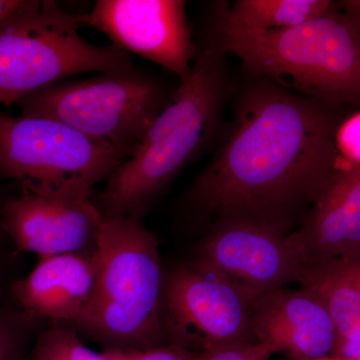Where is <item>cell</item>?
Returning a JSON list of instances; mask_svg holds the SVG:
<instances>
[{"label": "cell", "instance_id": "cell-9", "mask_svg": "<svg viewBox=\"0 0 360 360\" xmlns=\"http://www.w3.org/2000/svg\"><path fill=\"white\" fill-rule=\"evenodd\" d=\"M80 22L108 35L113 45L162 66L184 79L195 47L180 0H98Z\"/></svg>", "mask_w": 360, "mask_h": 360}, {"label": "cell", "instance_id": "cell-24", "mask_svg": "<svg viewBox=\"0 0 360 360\" xmlns=\"http://www.w3.org/2000/svg\"><path fill=\"white\" fill-rule=\"evenodd\" d=\"M23 0H0V25L23 4Z\"/></svg>", "mask_w": 360, "mask_h": 360}, {"label": "cell", "instance_id": "cell-25", "mask_svg": "<svg viewBox=\"0 0 360 360\" xmlns=\"http://www.w3.org/2000/svg\"><path fill=\"white\" fill-rule=\"evenodd\" d=\"M314 360H340L338 359H336L335 356H328V357H323V359H314Z\"/></svg>", "mask_w": 360, "mask_h": 360}, {"label": "cell", "instance_id": "cell-10", "mask_svg": "<svg viewBox=\"0 0 360 360\" xmlns=\"http://www.w3.org/2000/svg\"><path fill=\"white\" fill-rule=\"evenodd\" d=\"M194 264L264 295L297 283L303 265L290 238L250 220H217Z\"/></svg>", "mask_w": 360, "mask_h": 360}, {"label": "cell", "instance_id": "cell-8", "mask_svg": "<svg viewBox=\"0 0 360 360\" xmlns=\"http://www.w3.org/2000/svg\"><path fill=\"white\" fill-rule=\"evenodd\" d=\"M259 295L194 262L179 265L165 274L161 304L165 342L198 355L255 342L251 309Z\"/></svg>", "mask_w": 360, "mask_h": 360}, {"label": "cell", "instance_id": "cell-20", "mask_svg": "<svg viewBox=\"0 0 360 360\" xmlns=\"http://www.w3.org/2000/svg\"><path fill=\"white\" fill-rule=\"evenodd\" d=\"M271 352L257 342L239 343L201 354L200 360H269Z\"/></svg>", "mask_w": 360, "mask_h": 360}, {"label": "cell", "instance_id": "cell-16", "mask_svg": "<svg viewBox=\"0 0 360 360\" xmlns=\"http://www.w3.org/2000/svg\"><path fill=\"white\" fill-rule=\"evenodd\" d=\"M225 6L239 25L264 32L288 30L331 11L328 0H238Z\"/></svg>", "mask_w": 360, "mask_h": 360}, {"label": "cell", "instance_id": "cell-15", "mask_svg": "<svg viewBox=\"0 0 360 360\" xmlns=\"http://www.w3.org/2000/svg\"><path fill=\"white\" fill-rule=\"evenodd\" d=\"M298 283L324 303L338 341L360 338V250L307 267Z\"/></svg>", "mask_w": 360, "mask_h": 360}, {"label": "cell", "instance_id": "cell-11", "mask_svg": "<svg viewBox=\"0 0 360 360\" xmlns=\"http://www.w3.org/2000/svg\"><path fill=\"white\" fill-rule=\"evenodd\" d=\"M103 222L91 198L61 200L25 189L0 210V229L16 251L39 258L96 250Z\"/></svg>", "mask_w": 360, "mask_h": 360}, {"label": "cell", "instance_id": "cell-22", "mask_svg": "<svg viewBox=\"0 0 360 360\" xmlns=\"http://www.w3.org/2000/svg\"><path fill=\"white\" fill-rule=\"evenodd\" d=\"M331 356L340 360H360V338L338 341Z\"/></svg>", "mask_w": 360, "mask_h": 360}, {"label": "cell", "instance_id": "cell-12", "mask_svg": "<svg viewBox=\"0 0 360 360\" xmlns=\"http://www.w3.org/2000/svg\"><path fill=\"white\" fill-rule=\"evenodd\" d=\"M255 342L296 360L331 356L338 335L324 303L310 291L283 288L258 296L251 309Z\"/></svg>", "mask_w": 360, "mask_h": 360}, {"label": "cell", "instance_id": "cell-7", "mask_svg": "<svg viewBox=\"0 0 360 360\" xmlns=\"http://www.w3.org/2000/svg\"><path fill=\"white\" fill-rule=\"evenodd\" d=\"M127 160L120 150L65 123L0 113V175L25 191L70 200H90L92 189Z\"/></svg>", "mask_w": 360, "mask_h": 360}, {"label": "cell", "instance_id": "cell-1", "mask_svg": "<svg viewBox=\"0 0 360 360\" xmlns=\"http://www.w3.org/2000/svg\"><path fill=\"white\" fill-rule=\"evenodd\" d=\"M336 132L321 104L257 78L240 94L231 132L189 205L217 221L250 220L288 236L340 169Z\"/></svg>", "mask_w": 360, "mask_h": 360}, {"label": "cell", "instance_id": "cell-17", "mask_svg": "<svg viewBox=\"0 0 360 360\" xmlns=\"http://www.w3.org/2000/svg\"><path fill=\"white\" fill-rule=\"evenodd\" d=\"M44 323L13 300L0 305V360H28V348L44 328Z\"/></svg>", "mask_w": 360, "mask_h": 360}, {"label": "cell", "instance_id": "cell-5", "mask_svg": "<svg viewBox=\"0 0 360 360\" xmlns=\"http://www.w3.org/2000/svg\"><path fill=\"white\" fill-rule=\"evenodd\" d=\"M79 16L52 0L25 1L0 25V103L25 97L89 72L131 66L129 54L115 45L101 46L82 37Z\"/></svg>", "mask_w": 360, "mask_h": 360}, {"label": "cell", "instance_id": "cell-13", "mask_svg": "<svg viewBox=\"0 0 360 360\" xmlns=\"http://www.w3.org/2000/svg\"><path fill=\"white\" fill-rule=\"evenodd\" d=\"M96 267V250L39 258L27 276L13 279L9 300L39 321L75 326L91 297Z\"/></svg>", "mask_w": 360, "mask_h": 360}, {"label": "cell", "instance_id": "cell-18", "mask_svg": "<svg viewBox=\"0 0 360 360\" xmlns=\"http://www.w3.org/2000/svg\"><path fill=\"white\" fill-rule=\"evenodd\" d=\"M28 360H104V355L87 347L73 326L53 323L40 330Z\"/></svg>", "mask_w": 360, "mask_h": 360}, {"label": "cell", "instance_id": "cell-21", "mask_svg": "<svg viewBox=\"0 0 360 360\" xmlns=\"http://www.w3.org/2000/svg\"><path fill=\"white\" fill-rule=\"evenodd\" d=\"M125 360H200V355L193 354L174 345H163L146 350H124Z\"/></svg>", "mask_w": 360, "mask_h": 360}, {"label": "cell", "instance_id": "cell-19", "mask_svg": "<svg viewBox=\"0 0 360 360\" xmlns=\"http://www.w3.org/2000/svg\"><path fill=\"white\" fill-rule=\"evenodd\" d=\"M340 156L349 161L348 167L360 165V115L350 118L336 132Z\"/></svg>", "mask_w": 360, "mask_h": 360}, {"label": "cell", "instance_id": "cell-2", "mask_svg": "<svg viewBox=\"0 0 360 360\" xmlns=\"http://www.w3.org/2000/svg\"><path fill=\"white\" fill-rule=\"evenodd\" d=\"M224 54L212 44L198 52L134 155L91 200L103 219H143L184 165L210 144L229 89Z\"/></svg>", "mask_w": 360, "mask_h": 360}, {"label": "cell", "instance_id": "cell-6", "mask_svg": "<svg viewBox=\"0 0 360 360\" xmlns=\"http://www.w3.org/2000/svg\"><path fill=\"white\" fill-rule=\"evenodd\" d=\"M169 98L160 82L131 65L49 85L18 105L21 115L58 120L129 158Z\"/></svg>", "mask_w": 360, "mask_h": 360}, {"label": "cell", "instance_id": "cell-3", "mask_svg": "<svg viewBox=\"0 0 360 360\" xmlns=\"http://www.w3.org/2000/svg\"><path fill=\"white\" fill-rule=\"evenodd\" d=\"M91 297L73 328L105 350L167 345L161 321L165 272L160 243L142 219H103Z\"/></svg>", "mask_w": 360, "mask_h": 360}, {"label": "cell", "instance_id": "cell-4", "mask_svg": "<svg viewBox=\"0 0 360 360\" xmlns=\"http://www.w3.org/2000/svg\"><path fill=\"white\" fill-rule=\"evenodd\" d=\"M217 42L238 58L250 75L307 94L360 98V27L352 18L329 13L283 30H248L220 6Z\"/></svg>", "mask_w": 360, "mask_h": 360}, {"label": "cell", "instance_id": "cell-14", "mask_svg": "<svg viewBox=\"0 0 360 360\" xmlns=\"http://www.w3.org/2000/svg\"><path fill=\"white\" fill-rule=\"evenodd\" d=\"M288 238L303 270L360 250V165L338 170Z\"/></svg>", "mask_w": 360, "mask_h": 360}, {"label": "cell", "instance_id": "cell-23", "mask_svg": "<svg viewBox=\"0 0 360 360\" xmlns=\"http://www.w3.org/2000/svg\"><path fill=\"white\" fill-rule=\"evenodd\" d=\"M13 279L9 274L6 259L0 255V302H6V300H9V286Z\"/></svg>", "mask_w": 360, "mask_h": 360}]
</instances>
